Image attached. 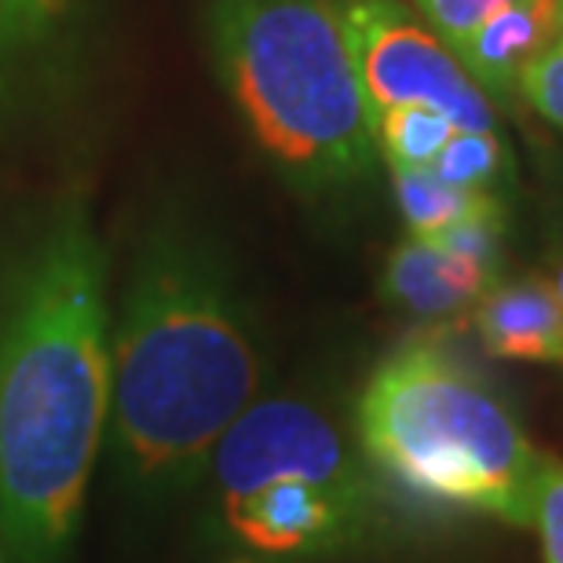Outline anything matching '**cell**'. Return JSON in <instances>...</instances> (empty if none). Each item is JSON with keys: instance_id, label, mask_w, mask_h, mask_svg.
<instances>
[{"instance_id": "9a60e30c", "label": "cell", "mask_w": 563, "mask_h": 563, "mask_svg": "<svg viewBox=\"0 0 563 563\" xmlns=\"http://www.w3.org/2000/svg\"><path fill=\"white\" fill-rule=\"evenodd\" d=\"M512 0H413L418 15L443 37L450 48L461 52L468 37L487 22L494 11H501Z\"/></svg>"}, {"instance_id": "2e32d148", "label": "cell", "mask_w": 563, "mask_h": 563, "mask_svg": "<svg viewBox=\"0 0 563 563\" xmlns=\"http://www.w3.org/2000/svg\"><path fill=\"white\" fill-rule=\"evenodd\" d=\"M534 527L542 534L545 563H563V461L542 457V476L534 494Z\"/></svg>"}, {"instance_id": "9c48e42d", "label": "cell", "mask_w": 563, "mask_h": 563, "mask_svg": "<svg viewBox=\"0 0 563 563\" xmlns=\"http://www.w3.org/2000/svg\"><path fill=\"white\" fill-rule=\"evenodd\" d=\"M494 286L476 264L461 261L443 242L410 234L391 250L385 264V297L421 322H443L472 311Z\"/></svg>"}, {"instance_id": "ac0fdd59", "label": "cell", "mask_w": 563, "mask_h": 563, "mask_svg": "<svg viewBox=\"0 0 563 563\" xmlns=\"http://www.w3.org/2000/svg\"><path fill=\"white\" fill-rule=\"evenodd\" d=\"M0 563H8V560H4V553H0Z\"/></svg>"}, {"instance_id": "ba28073f", "label": "cell", "mask_w": 563, "mask_h": 563, "mask_svg": "<svg viewBox=\"0 0 563 563\" xmlns=\"http://www.w3.org/2000/svg\"><path fill=\"white\" fill-rule=\"evenodd\" d=\"M563 33L560 0H512L472 33L457 59L494 107H512L520 74Z\"/></svg>"}, {"instance_id": "7c38bea8", "label": "cell", "mask_w": 563, "mask_h": 563, "mask_svg": "<svg viewBox=\"0 0 563 563\" xmlns=\"http://www.w3.org/2000/svg\"><path fill=\"white\" fill-rule=\"evenodd\" d=\"M63 0H0V96L52 41Z\"/></svg>"}, {"instance_id": "8fae6325", "label": "cell", "mask_w": 563, "mask_h": 563, "mask_svg": "<svg viewBox=\"0 0 563 563\" xmlns=\"http://www.w3.org/2000/svg\"><path fill=\"white\" fill-rule=\"evenodd\" d=\"M377 154L388 168H432L457 125L428 107H396L369 121Z\"/></svg>"}, {"instance_id": "52a82bcc", "label": "cell", "mask_w": 563, "mask_h": 563, "mask_svg": "<svg viewBox=\"0 0 563 563\" xmlns=\"http://www.w3.org/2000/svg\"><path fill=\"white\" fill-rule=\"evenodd\" d=\"M472 325L479 344L498 358L563 363V300L549 278H498L472 308Z\"/></svg>"}, {"instance_id": "8992f818", "label": "cell", "mask_w": 563, "mask_h": 563, "mask_svg": "<svg viewBox=\"0 0 563 563\" xmlns=\"http://www.w3.org/2000/svg\"><path fill=\"white\" fill-rule=\"evenodd\" d=\"M363 490L308 476H278L223 498L231 531L264 553H325L344 545L363 520Z\"/></svg>"}, {"instance_id": "6da1fadb", "label": "cell", "mask_w": 563, "mask_h": 563, "mask_svg": "<svg viewBox=\"0 0 563 563\" xmlns=\"http://www.w3.org/2000/svg\"><path fill=\"white\" fill-rule=\"evenodd\" d=\"M107 250L81 198L0 234V553L70 563L110 413Z\"/></svg>"}, {"instance_id": "d6986e66", "label": "cell", "mask_w": 563, "mask_h": 563, "mask_svg": "<svg viewBox=\"0 0 563 563\" xmlns=\"http://www.w3.org/2000/svg\"><path fill=\"white\" fill-rule=\"evenodd\" d=\"M560 15H563V0H560Z\"/></svg>"}, {"instance_id": "5b68a950", "label": "cell", "mask_w": 563, "mask_h": 563, "mask_svg": "<svg viewBox=\"0 0 563 563\" xmlns=\"http://www.w3.org/2000/svg\"><path fill=\"white\" fill-rule=\"evenodd\" d=\"M352 66L374 121L396 107H428L465 132H498V107L465 70L457 52L399 0L336 4Z\"/></svg>"}, {"instance_id": "3957f363", "label": "cell", "mask_w": 563, "mask_h": 563, "mask_svg": "<svg viewBox=\"0 0 563 563\" xmlns=\"http://www.w3.org/2000/svg\"><path fill=\"white\" fill-rule=\"evenodd\" d=\"M206 33L245 129L292 184L333 190L374 168L377 143L336 4L209 0Z\"/></svg>"}, {"instance_id": "4fadbf2b", "label": "cell", "mask_w": 563, "mask_h": 563, "mask_svg": "<svg viewBox=\"0 0 563 563\" xmlns=\"http://www.w3.org/2000/svg\"><path fill=\"white\" fill-rule=\"evenodd\" d=\"M432 173L450 187L494 190L512 179V157L498 132L457 129L454 136H450V143L439 151Z\"/></svg>"}, {"instance_id": "30bf717a", "label": "cell", "mask_w": 563, "mask_h": 563, "mask_svg": "<svg viewBox=\"0 0 563 563\" xmlns=\"http://www.w3.org/2000/svg\"><path fill=\"white\" fill-rule=\"evenodd\" d=\"M391 190H396L410 234H421V239H435L446 228H454L494 195V190L450 187L432 168H391Z\"/></svg>"}, {"instance_id": "5bb4252c", "label": "cell", "mask_w": 563, "mask_h": 563, "mask_svg": "<svg viewBox=\"0 0 563 563\" xmlns=\"http://www.w3.org/2000/svg\"><path fill=\"white\" fill-rule=\"evenodd\" d=\"M516 96H520L538 118L563 132V33L520 74Z\"/></svg>"}, {"instance_id": "e0dca14e", "label": "cell", "mask_w": 563, "mask_h": 563, "mask_svg": "<svg viewBox=\"0 0 563 563\" xmlns=\"http://www.w3.org/2000/svg\"><path fill=\"white\" fill-rule=\"evenodd\" d=\"M549 282H553V289H556V297L563 300V256L553 264V275H549Z\"/></svg>"}, {"instance_id": "277c9868", "label": "cell", "mask_w": 563, "mask_h": 563, "mask_svg": "<svg viewBox=\"0 0 563 563\" xmlns=\"http://www.w3.org/2000/svg\"><path fill=\"white\" fill-rule=\"evenodd\" d=\"M358 439L402 487L428 501L534 527L542 457L483 377L418 336L374 369L358 396Z\"/></svg>"}, {"instance_id": "7a4b0ae2", "label": "cell", "mask_w": 563, "mask_h": 563, "mask_svg": "<svg viewBox=\"0 0 563 563\" xmlns=\"http://www.w3.org/2000/svg\"><path fill=\"white\" fill-rule=\"evenodd\" d=\"M264 355L231 264L206 231L162 220L143 234L110 333V468L157 501L198 479L256 402Z\"/></svg>"}]
</instances>
